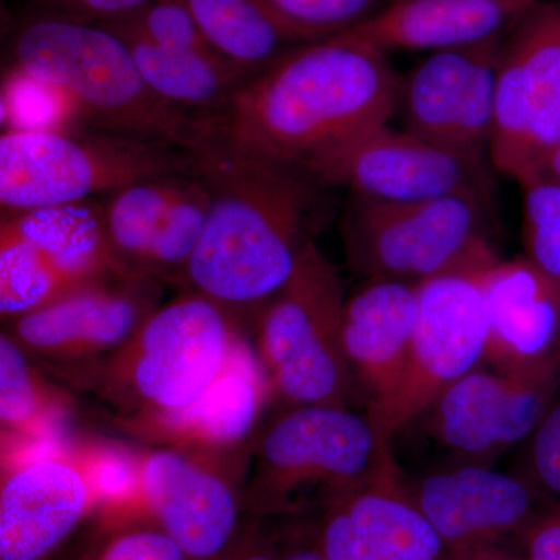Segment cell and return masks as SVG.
Wrapping results in <instances>:
<instances>
[{"mask_svg": "<svg viewBox=\"0 0 560 560\" xmlns=\"http://www.w3.org/2000/svg\"><path fill=\"white\" fill-rule=\"evenodd\" d=\"M400 80L385 51L348 32L300 44L249 77L220 109L201 116L200 153L304 172L359 132L388 124Z\"/></svg>", "mask_w": 560, "mask_h": 560, "instance_id": "6da1fadb", "label": "cell"}, {"mask_svg": "<svg viewBox=\"0 0 560 560\" xmlns=\"http://www.w3.org/2000/svg\"><path fill=\"white\" fill-rule=\"evenodd\" d=\"M212 206L180 283L234 313L260 312L312 242L320 184L271 162L198 154Z\"/></svg>", "mask_w": 560, "mask_h": 560, "instance_id": "7a4b0ae2", "label": "cell"}, {"mask_svg": "<svg viewBox=\"0 0 560 560\" xmlns=\"http://www.w3.org/2000/svg\"><path fill=\"white\" fill-rule=\"evenodd\" d=\"M14 69L61 91L80 121L200 153V114L151 91L127 43L103 24L43 13L13 39Z\"/></svg>", "mask_w": 560, "mask_h": 560, "instance_id": "3957f363", "label": "cell"}, {"mask_svg": "<svg viewBox=\"0 0 560 560\" xmlns=\"http://www.w3.org/2000/svg\"><path fill=\"white\" fill-rule=\"evenodd\" d=\"M399 470L370 416L337 405L291 407L265 430L243 480L250 517L320 511Z\"/></svg>", "mask_w": 560, "mask_h": 560, "instance_id": "277c9868", "label": "cell"}, {"mask_svg": "<svg viewBox=\"0 0 560 560\" xmlns=\"http://www.w3.org/2000/svg\"><path fill=\"white\" fill-rule=\"evenodd\" d=\"M241 335L237 313L187 290L151 312L119 349L75 372L125 418L178 411L219 378Z\"/></svg>", "mask_w": 560, "mask_h": 560, "instance_id": "5b68a950", "label": "cell"}, {"mask_svg": "<svg viewBox=\"0 0 560 560\" xmlns=\"http://www.w3.org/2000/svg\"><path fill=\"white\" fill-rule=\"evenodd\" d=\"M194 151L92 128L0 136V206L21 212L108 197L139 180L191 172Z\"/></svg>", "mask_w": 560, "mask_h": 560, "instance_id": "8992f818", "label": "cell"}, {"mask_svg": "<svg viewBox=\"0 0 560 560\" xmlns=\"http://www.w3.org/2000/svg\"><path fill=\"white\" fill-rule=\"evenodd\" d=\"M346 296L340 271L315 242L257 318V355L271 388L291 407H348L357 382L342 338Z\"/></svg>", "mask_w": 560, "mask_h": 560, "instance_id": "52a82bcc", "label": "cell"}, {"mask_svg": "<svg viewBox=\"0 0 560 560\" xmlns=\"http://www.w3.org/2000/svg\"><path fill=\"white\" fill-rule=\"evenodd\" d=\"M489 197L455 194L431 200L381 202L353 197L342 241L364 280L418 283L497 256L489 241Z\"/></svg>", "mask_w": 560, "mask_h": 560, "instance_id": "ba28073f", "label": "cell"}, {"mask_svg": "<svg viewBox=\"0 0 560 560\" xmlns=\"http://www.w3.org/2000/svg\"><path fill=\"white\" fill-rule=\"evenodd\" d=\"M116 272L128 271L110 249L101 198L2 213L3 319L38 311L69 291Z\"/></svg>", "mask_w": 560, "mask_h": 560, "instance_id": "9c48e42d", "label": "cell"}, {"mask_svg": "<svg viewBox=\"0 0 560 560\" xmlns=\"http://www.w3.org/2000/svg\"><path fill=\"white\" fill-rule=\"evenodd\" d=\"M497 260L489 257L418 283V318L404 381L393 399L368 411L386 440L393 442L448 386L485 360L489 335L485 272Z\"/></svg>", "mask_w": 560, "mask_h": 560, "instance_id": "30bf717a", "label": "cell"}, {"mask_svg": "<svg viewBox=\"0 0 560 560\" xmlns=\"http://www.w3.org/2000/svg\"><path fill=\"white\" fill-rule=\"evenodd\" d=\"M98 511L88 444L2 438L0 560H47Z\"/></svg>", "mask_w": 560, "mask_h": 560, "instance_id": "8fae6325", "label": "cell"}, {"mask_svg": "<svg viewBox=\"0 0 560 560\" xmlns=\"http://www.w3.org/2000/svg\"><path fill=\"white\" fill-rule=\"evenodd\" d=\"M304 173L361 200L408 202L455 194L489 197L482 161L470 160L388 124L359 132L312 162Z\"/></svg>", "mask_w": 560, "mask_h": 560, "instance_id": "7c38bea8", "label": "cell"}, {"mask_svg": "<svg viewBox=\"0 0 560 560\" xmlns=\"http://www.w3.org/2000/svg\"><path fill=\"white\" fill-rule=\"evenodd\" d=\"M238 455L161 447L140 453L142 517L178 541L189 560H217L231 547L246 512L235 480Z\"/></svg>", "mask_w": 560, "mask_h": 560, "instance_id": "4fadbf2b", "label": "cell"}, {"mask_svg": "<svg viewBox=\"0 0 560 560\" xmlns=\"http://www.w3.org/2000/svg\"><path fill=\"white\" fill-rule=\"evenodd\" d=\"M101 200L120 267L160 283L180 282L212 206L201 162L195 171L139 180Z\"/></svg>", "mask_w": 560, "mask_h": 560, "instance_id": "5bb4252c", "label": "cell"}, {"mask_svg": "<svg viewBox=\"0 0 560 560\" xmlns=\"http://www.w3.org/2000/svg\"><path fill=\"white\" fill-rule=\"evenodd\" d=\"M160 296L156 280L116 272L10 320L9 334L31 359L77 371L119 349L160 307Z\"/></svg>", "mask_w": 560, "mask_h": 560, "instance_id": "9a60e30c", "label": "cell"}, {"mask_svg": "<svg viewBox=\"0 0 560 560\" xmlns=\"http://www.w3.org/2000/svg\"><path fill=\"white\" fill-rule=\"evenodd\" d=\"M559 385L560 361L517 371L477 368L429 408L434 436L469 463L493 458L533 436Z\"/></svg>", "mask_w": 560, "mask_h": 560, "instance_id": "2e32d148", "label": "cell"}, {"mask_svg": "<svg viewBox=\"0 0 560 560\" xmlns=\"http://www.w3.org/2000/svg\"><path fill=\"white\" fill-rule=\"evenodd\" d=\"M405 489L451 558L492 548L537 517L528 482L481 463L433 471Z\"/></svg>", "mask_w": 560, "mask_h": 560, "instance_id": "e0dca14e", "label": "cell"}, {"mask_svg": "<svg viewBox=\"0 0 560 560\" xmlns=\"http://www.w3.org/2000/svg\"><path fill=\"white\" fill-rule=\"evenodd\" d=\"M320 514L315 540L326 560H448L400 470L346 493Z\"/></svg>", "mask_w": 560, "mask_h": 560, "instance_id": "ac0fdd59", "label": "cell"}, {"mask_svg": "<svg viewBox=\"0 0 560 560\" xmlns=\"http://www.w3.org/2000/svg\"><path fill=\"white\" fill-rule=\"evenodd\" d=\"M271 383L256 350L238 337L226 366L205 394L183 410L125 418L127 429L161 447L238 455L256 430Z\"/></svg>", "mask_w": 560, "mask_h": 560, "instance_id": "d6986e66", "label": "cell"}, {"mask_svg": "<svg viewBox=\"0 0 560 560\" xmlns=\"http://www.w3.org/2000/svg\"><path fill=\"white\" fill-rule=\"evenodd\" d=\"M485 360L493 370L560 361V287L528 257L493 261L485 272Z\"/></svg>", "mask_w": 560, "mask_h": 560, "instance_id": "ffe728a7", "label": "cell"}, {"mask_svg": "<svg viewBox=\"0 0 560 560\" xmlns=\"http://www.w3.org/2000/svg\"><path fill=\"white\" fill-rule=\"evenodd\" d=\"M416 318V283L370 279L348 296L342 338L357 385L370 397L368 411L378 410L399 389L410 360Z\"/></svg>", "mask_w": 560, "mask_h": 560, "instance_id": "44dd1931", "label": "cell"}, {"mask_svg": "<svg viewBox=\"0 0 560 560\" xmlns=\"http://www.w3.org/2000/svg\"><path fill=\"white\" fill-rule=\"evenodd\" d=\"M540 0H390L349 31L375 49L441 51L504 39Z\"/></svg>", "mask_w": 560, "mask_h": 560, "instance_id": "7402d4cb", "label": "cell"}, {"mask_svg": "<svg viewBox=\"0 0 560 560\" xmlns=\"http://www.w3.org/2000/svg\"><path fill=\"white\" fill-rule=\"evenodd\" d=\"M501 60L517 72L528 95L537 171L560 140V0H540L512 28L501 46Z\"/></svg>", "mask_w": 560, "mask_h": 560, "instance_id": "603a6c76", "label": "cell"}, {"mask_svg": "<svg viewBox=\"0 0 560 560\" xmlns=\"http://www.w3.org/2000/svg\"><path fill=\"white\" fill-rule=\"evenodd\" d=\"M117 35L127 43L154 94L200 116L220 109L254 75L250 70L212 51L165 49L125 33Z\"/></svg>", "mask_w": 560, "mask_h": 560, "instance_id": "cb8c5ba5", "label": "cell"}, {"mask_svg": "<svg viewBox=\"0 0 560 560\" xmlns=\"http://www.w3.org/2000/svg\"><path fill=\"white\" fill-rule=\"evenodd\" d=\"M492 43L431 51L425 60L416 65L407 79L400 80L397 110H400L404 130L445 145L474 70Z\"/></svg>", "mask_w": 560, "mask_h": 560, "instance_id": "d4e9b609", "label": "cell"}, {"mask_svg": "<svg viewBox=\"0 0 560 560\" xmlns=\"http://www.w3.org/2000/svg\"><path fill=\"white\" fill-rule=\"evenodd\" d=\"M217 54L257 73L298 44L291 43L260 0H184Z\"/></svg>", "mask_w": 560, "mask_h": 560, "instance_id": "484cf974", "label": "cell"}, {"mask_svg": "<svg viewBox=\"0 0 560 560\" xmlns=\"http://www.w3.org/2000/svg\"><path fill=\"white\" fill-rule=\"evenodd\" d=\"M68 400L44 382L31 357L11 338L0 337V422L3 436L21 440H61Z\"/></svg>", "mask_w": 560, "mask_h": 560, "instance_id": "4316f807", "label": "cell"}, {"mask_svg": "<svg viewBox=\"0 0 560 560\" xmlns=\"http://www.w3.org/2000/svg\"><path fill=\"white\" fill-rule=\"evenodd\" d=\"M291 43L307 44L352 31L371 18L378 0H260Z\"/></svg>", "mask_w": 560, "mask_h": 560, "instance_id": "83f0119b", "label": "cell"}, {"mask_svg": "<svg viewBox=\"0 0 560 560\" xmlns=\"http://www.w3.org/2000/svg\"><path fill=\"white\" fill-rule=\"evenodd\" d=\"M503 40H493L482 54L445 139V147L470 160L482 161L489 150Z\"/></svg>", "mask_w": 560, "mask_h": 560, "instance_id": "f1b7e54d", "label": "cell"}, {"mask_svg": "<svg viewBox=\"0 0 560 560\" xmlns=\"http://www.w3.org/2000/svg\"><path fill=\"white\" fill-rule=\"evenodd\" d=\"M105 27L165 49L212 51L184 0H151L142 9L105 22ZM221 57V55H220Z\"/></svg>", "mask_w": 560, "mask_h": 560, "instance_id": "f546056e", "label": "cell"}, {"mask_svg": "<svg viewBox=\"0 0 560 560\" xmlns=\"http://www.w3.org/2000/svg\"><path fill=\"white\" fill-rule=\"evenodd\" d=\"M523 190L526 257L560 287V183L534 180Z\"/></svg>", "mask_w": 560, "mask_h": 560, "instance_id": "4dcf8cb0", "label": "cell"}, {"mask_svg": "<svg viewBox=\"0 0 560 560\" xmlns=\"http://www.w3.org/2000/svg\"><path fill=\"white\" fill-rule=\"evenodd\" d=\"M97 560H189L183 547L160 526H142L117 534Z\"/></svg>", "mask_w": 560, "mask_h": 560, "instance_id": "1f68e13d", "label": "cell"}, {"mask_svg": "<svg viewBox=\"0 0 560 560\" xmlns=\"http://www.w3.org/2000/svg\"><path fill=\"white\" fill-rule=\"evenodd\" d=\"M530 442V467L541 488L560 500V400L552 404Z\"/></svg>", "mask_w": 560, "mask_h": 560, "instance_id": "d6a6232c", "label": "cell"}, {"mask_svg": "<svg viewBox=\"0 0 560 560\" xmlns=\"http://www.w3.org/2000/svg\"><path fill=\"white\" fill-rule=\"evenodd\" d=\"M46 14L95 24L120 20L135 13L151 0H32Z\"/></svg>", "mask_w": 560, "mask_h": 560, "instance_id": "836d02e7", "label": "cell"}, {"mask_svg": "<svg viewBox=\"0 0 560 560\" xmlns=\"http://www.w3.org/2000/svg\"><path fill=\"white\" fill-rule=\"evenodd\" d=\"M282 547L265 525V518L250 517L241 533L217 560H280Z\"/></svg>", "mask_w": 560, "mask_h": 560, "instance_id": "e575fe53", "label": "cell"}, {"mask_svg": "<svg viewBox=\"0 0 560 560\" xmlns=\"http://www.w3.org/2000/svg\"><path fill=\"white\" fill-rule=\"evenodd\" d=\"M526 560H560V501L523 530Z\"/></svg>", "mask_w": 560, "mask_h": 560, "instance_id": "d590c367", "label": "cell"}, {"mask_svg": "<svg viewBox=\"0 0 560 560\" xmlns=\"http://www.w3.org/2000/svg\"><path fill=\"white\" fill-rule=\"evenodd\" d=\"M280 560H326L316 545L315 534H301L296 539L289 540L282 548Z\"/></svg>", "mask_w": 560, "mask_h": 560, "instance_id": "8d00e7d4", "label": "cell"}, {"mask_svg": "<svg viewBox=\"0 0 560 560\" xmlns=\"http://www.w3.org/2000/svg\"><path fill=\"white\" fill-rule=\"evenodd\" d=\"M534 180H552V183H560V140L548 151L547 156L541 160L539 167H537L529 183H534Z\"/></svg>", "mask_w": 560, "mask_h": 560, "instance_id": "74e56055", "label": "cell"}, {"mask_svg": "<svg viewBox=\"0 0 560 560\" xmlns=\"http://www.w3.org/2000/svg\"><path fill=\"white\" fill-rule=\"evenodd\" d=\"M448 560H514L508 556L501 555L495 548H485V550L466 552V555L455 556Z\"/></svg>", "mask_w": 560, "mask_h": 560, "instance_id": "f35d334b", "label": "cell"}]
</instances>
